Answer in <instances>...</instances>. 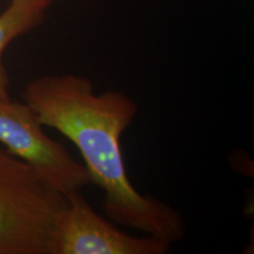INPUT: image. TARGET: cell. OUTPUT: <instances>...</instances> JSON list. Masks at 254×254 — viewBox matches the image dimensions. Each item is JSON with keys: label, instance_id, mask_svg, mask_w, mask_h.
Here are the masks:
<instances>
[{"label": "cell", "instance_id": "1", "mask_svg": "<svg viewBox=\"0 0 254 254\" xmlns=\"http://www.w3.org/2000/svg\"><path fill=\"white\" fill-rule=\"evenodd\" d=\"M23 100L44 127L65 135L80 151L92 185L104 192L106 217L172 245L186 233L180 213L166 202L139 193L123 158V133L138 113L135 101L120 91L97 94L84 75L63 73L32 79Z\"/></svg>", "mask_w": 254, "mask_h": 254}, {"label": "cell", "instance_id": "4", "mask_svg": "<svg viewBox=\"0 0 254 254\" xmlns=\"http://www.w3.org/2000/svg\"><path fill=\"white\" fill-rule=\"evenodd\" d=\"M59 214L52 254H165L171 244L159 238L126 233L94 211L81 190L66 194Z\"/></svg>", "mask_w": 254, "mask_h": 254}, {"label": "cell", "instance_id": "2", "mask_svg": "<svg viewBox=\"0 0 254 254\" xmlns=\"http://www.w3.org/2000/svg\"><path fill=\"white\" fill-rule=\"evenodd\" d=\"M62 190L0 147V254H52Z\"/></svg>", "mask_w": 254, "mask_h": 254}, {"label": "cell", "instance_id": "3", "mask_svg": "<svg viewBox=\"0 0 254 254\" xmlns=\"http://www.w3.org/2000/svg\"><path fill=\"white\" fill-rule=\"evenodd\" d=\"M0 144L65 194L92 185L84 164L46 134L24 100L0 99Z\"/></svg>", "mask_w": 254, "mask_h": 254}, {"label": "cell", "instance_id": "5", "mask_svg": "<svg viewBox=\"0 0 254 254\" xmlns=\"http://www.w3.org/2000/svg\"><path fill=\"white\" fill-rule=\"evenodd\" d=\"M51 0H11L0 13V99L9 97V75L2 56L15 38L36 28L45 17Z\"/></svg>", "mask_w": 254, "mask_h": 254}, {"label": "cell", "instance_id": "6", "mask_svg": "<svg viewBox=\"0 0 254 254\" xmlns=\"http://www.w3.org/2000/svg\"><path fill=\"white\" fill-rule=\"evenodd\" d=\"M51 1H52V2H53V1H55V0H51Z\"/></svg>", "mask_w": 254, "mask_h": 254}]
</instances>
